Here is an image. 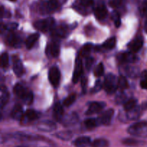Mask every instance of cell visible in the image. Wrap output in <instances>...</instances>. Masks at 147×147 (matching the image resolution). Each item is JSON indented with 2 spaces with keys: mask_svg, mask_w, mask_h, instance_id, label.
<instances>
[{
  "mask_svg": "<svg viewBox=\"0 0 147 147\" xmlns=\"http://www.w3.org/2000/svg\"><path fill=\"white\" fill-rule=\"evenodd\" d=\"M128 133L134 136L147 137V123L145 122H139L129 126Z\"/></svg>",
  "mask_w": 147,
  "mask_h": 147,
  "instance_id": "1",
  "label": "cell"
},
{
  "mask_svg": "<svg viewBox=\"0 0 147 147\" xmlns=\"http://www.w3.org/2000/svg\"><path fill=\"white\" fill-rule=\"evenodd\" d=\"M118 88H119V80L116 76L111 73L108 75L103 82V88L106 93L112 94L115 93Z\"/></svg>",
  "mask_w": 147,
  "mask_h": 147,
  "instance_id": "2",
  "label": "cell"
},
{
  "mask_svg": "<svg viewBox=\"0 0 147 147\" xmlns=\"http://www.w3.org/2000/svg\"><path fill=\"white\" fill-rule=\"evenodd\" d=\"M55 25V20L52 17L39 20L34 23L36 29L42 32H47L51 30Z\"/></svg>",
  "mask_w": 147,
  "mask_h": 147,
  "instance_id": "3",
  "label": "cell"
},
{
  "mask_svg": "<svg viewBox=\"0 0 147 147\" xmlns=\"http://www.w3.org/2000/svg\"><path fill=\"white\" fill-rule=\"evenodd\" d=\"M49 80L52 86L55 88L58 87L60 81V72L58 67H53L50 68L48 74Z\"/></svg>",
  "mask_w": 147,
  "mask_h": 147,
  "instance_id": "4",
  "label": "cell"
},
{
  "mask_svg": "<svg viewBox=\"0 0 147 147\" xmlns=\"http://www.w3.org/2000/svg\"><path fill=\"white\" fill-rule=\"evenodd\" d=\"M113 113H114V111H113V109H109V110H107L104 113H102L97 119L99 125L108 126V125L110 124Z\"/></svg>",
  "mask_w": 147,
  "mask_h": 147,
  "instance_id": "5",
  "label": "cell"
},
{
  "mask_svg": "<svg viewBox=\"0 0 147 147\" xmlns=\"http://www.w3.org/2000/svg\"><path fill=\"white\" fill-rule=\"evenodd\" d=\"M83 73V64H82L81 59L80 57H77L75 65V70L73 76V82L76 83L80 80L81 75Z\"/></svg>",
  "mask_w": 147,
  "mask_h": 147,
  "instance_id": "6",
  "label": "cell"
},
{
  "mask_svg": "<svg viewBox=\"0 0 147 147\" xmlns=\"http://www.w3.org/2000/svg\"><path fill=\"white\" fill-rule=\"evenodd\" d=\"M105 106H106V103L104 102H93L90 103L86 113L87 115H91L99 113L104 109Z\"/></svg>",
  "mask_w": 147,
  "mask_h": 147,
  "instance_id": "7",
  "label": "cell"
},
{
  "mask_svg": "<svg viewBox=\"0 0 147 147\" xmlns=\"http://www.w3.org/2000/svg\"><path fill=\"white\" fill-rule=\"evenodd\" d=\"M37 128L42 131H53L56 129V125L50 121H45L37 123Z\"/></svg>",
  "mask_w": 147,
  "mask_h": 147,
  "instance_id": "8",
  "label": "cell"
},
{
  "mask_svg": "<svg viewBox=\"0 0 147 147\" xmlns=\"http://www.w3.org/2000/svg\"><path fill=\"white\" fill-rule=\"evenodd\" d=\"M143 39L142 37H136L135 40L131 42L129 44V49L131 50L132 53H137L139 50L142 49V46H143Z\"/></svg>",
  "mask_w": 147,
  "mask_h": 147,
  "instance_id": "9",
  "label": "cell"
},
{
  "mask_svg": "<svg viewBox=\"0 0 147 147\" xmlns=\"http://www.w3.org/2000/svg\"><path fill=\"white\" fill-rule=\"evenodd\" d=\"M91 139L88 136H80L73 142L76 147H88L91 146Z\"/></svg>",
  "mask_w": 147,
  "mask_h": 147,
  "instance_id": "10",
  "label": "cell"
},
{
  "mask_svg": "<svg viewBox=\"0 0 147 147\" xmlns=\"http://www.w3.org/2000/svg\"><path fill=\"white\" fill-rule=\"evenodd\" d=\"M107 14V8H106V7L104 4H99L94 9L95 16L99 20H102L106 18Z\"/></svg>",
  "mask_w": 147,
  "mask_h": 147,
  "instance_id": "11",
  "label": "cell"
},
{
  "mask_svg": "<svg viewBox=\"0 0 147 147\" xmlns=\"http://www.w3.org/2000/svg\"><path fill=\"white\" fill-rule=\"evenodd\" d=\"M118 59L121 63H134L136 60V57L134 53L128 52V53H123L119 55Z\"/></svg>",
  "mask_w": 147,
  "mask_h": 147,
  "instance_id": "12",
  "label": "cell"
},
{
  "mask_svg": "<svg viewBox=\"0 0 147 147\" xmlns=\"http://www.w3.org/2000/svg\"><path fill=\"white\" fill-rule=\"evenodd\" d=\"M13 70L18 77H21L24 73V69L21 60L19 58H15L13 60Z\"/></svg>",
  "mask_w": 147,
  "mask_h": 147,
  "instance_id": "13",
  "label": "cell"
},
{
  "mask_svg": "<svg viewBox=\"0 0 147 147\" xmlns=\"http://www.w3.org/2000/svg\"><path fill=\"white\" fill-rule=\"evenodd\" d=\"M7 42L11 46L14 47H20L22 44V40L18 35L11 32L7 36Z\"/></svg>",
  "mask_w": 147,
  "mask_h": 147,
  "instance_id": "14",
  "label": "cell"
},
{
  "mask_svg": "<svg viewBox=\"0 0 147 147\" xmlns=\"http://www.w3.org/2000/svg\"><path fill=\"white\" fill-rule=\"evenodd\" d=\"M63 114H64V110L63 106L60 103H57L55 105L53 109V116L55 119L57 121L61 122L63 119Z\"/></svg>",
  "mask_w": 147,
  "mask_h": 147,
  "instance_id": "15",
  "label": "cell"
},
{
  "mask_svg": "<svg viewBox=\"0 0 147 147\" xmlns=\"http://www.w3.org/2000/svg\"><path fill=\"white\" fill-rule=\"evenodd\" d=\"M11 117L15 120L21 121L24 116V112L22 106L20 104H17L14 106L12 111H11Z\"/></svg>",
  "mask_w": 147,
  "mask_h": 147,
  "instance_id": "16",
  "label": "cell"
},
{
  "mask_svg": "<svg viewBox=\"0 0 147 147\" xmlns=\"http://www.w3.org/2000/svg\"><path fill=\"white\" fill-rule=\"evenodd\" d=\"M39 115L34 110H28L24 114L22 121H24V123H28V122L33 121L36 120L38 119Z\"/></svg>",
  "mask_w": 147,
  "mask_h": 147,
  "instance_id": "17",
  "label": "cell"
},
{
  "mask_svg": "<svg viewBox=\"0 0 147 147\" xmlns=\"http://www.w3.org/2000/svg\"><path fill=\"white\" fill-rule=\"evenodd\" d=\"M59 6V3L57 0H49L44 6H43L42 10L45 12L49 13L55 11L57 9Z\"/></svg>",
  "mask_w": 147,
  "mask_h": 147,
  "instance_id": "18",
  "label": "cell"
},
{
  "mask_svg": "<svg viewBox=\"0 0 147 147\" xmlns=\"http://www.w3.org/2000/svg\"><path fill=\"white\" fill-rule=\"evenodd\" d=\"M29 91H27V89L25 88L24 86L21 85L20 83H17L15 85L14 88V93L19 97L20 98H21L22 100L24 98V96L27 94Z\"/></svg>",
  "mask_w": 147,
  "mask_h": 147,
  "instance_id": "19",
  "label": "cell"
},
{
  "mask_svg": "<svg viewBox=\"0 0 147 147\" xmlns=\"http://www.w3.org/2000/svg\"><path fill=\"white\" fill-rule=\"evenodd\" d=\"M78 121V117L76 113H73V114L67 116L66 117H63V120L61 121L62 123L65 125V126H72V125L76 124Z\"/></svg>",
  "mask_w": 147,
  "mask_h": 147,
  "instance_id": "20",
  "label": "cell"
},
{
  "mask_svg": "<svg viewBox=\"0 0 147 147\" xmlns=\"http://www.w3.org/2000/svg\"><path fill=\"white\" fill-rule=\"evenodd\" d=\"M48 50L53 57H57L60 54V43L57 41H53L49 47Z\"/></svg>",
  "mask_w": 147,
  "mask_h": 147,
  "instance_id": "21",
  "label": "cell"
},
{
  "mask_svg": "<svg viewBox=\"0 0 147 147\" xmlns=\"http://www.w3.org/2000/svg\"><path fill=\"white\" fill-rule=\"evenodd\" d=\"M9 98V94L8 93L7 88L5 86H2L1 88V108L2 109L8 102Z\"/></svg>",
  "mask_w": 147,
  "mask_h": 147,
  "instance_id": "22",
  "label": "cell"
},
{
  "mask_svg": "<svg viewBox=\"0 0 147 147\" xmlns=\"http://www.w3.org/2000/svg\"><path fill=\"white\" fill-rule=\"evenodd\" d=\"M39 37H40V34L38 33H34V34L29 36L27 37V40H26V47H27V48L29 49V50L31 49L34 45L36 42L38 40Z\"/></svg>",
  "mask_w": 147,
  "mask_h": 147,
  "instance_id": "23",
  "label": "cell"
},
{
  "mask_svg": "<svg viewBox=\"0 0 147 147\" xmlns=\"http://www.w3.org/2000/svg\"><path fill=\"white\" fill-rule=\"evenodd\" d=\"M122 144L125 146H130V147H138L140 146L143 144V142L141 141L136 140L134 139H131V138H128V139H124L122 141Z\"/></svg>",
  "mask_w": 147,
  "mask_h": 147,
  "instance_id": "24",
  "label": "cell"
},
{
  "mask_svg": "<svg viewBox=\"0 0 147 147\" xmlns=\"http://www.w3.org/2000/svg\"><path fill=\"white\" fill-rule=\"evenodd\" d=\"M55 136L63 141H69L73 137V133L70 131H62L56 133Z\"/></svg>",
  "mask_w": 147,
  "mask_h": 147,
  "instance_id": "25",
  "label": "cell"
},
{
  "mask_svg": "<svg viewBox=\"0 0 147 147\" xmlns=\"http://www.w3.org/2000/svg\"><path fill=\"white\" fill-rule=\"evenodd\" d=\"M109 142L105 139H97L92 142L91 147H109Z\"/></svg>",
  "mask_w": 147,
  "mask_h": 147,
  "instance_id": "26",
  "label": "cell"
},
{
  "mask_svg": "<svg viewBox=\"0 0 147 147\" xmlns=\"http://www.w3.org/2000/svg\"><path fill=\"white\" fill-rule=\"evenodd\" d=\"M84 124H85V126H86L88 129H94V128H96V126H99L98 119H86V120L84 121Z\"/></svg>",
  "mask_w": 147,
  "mask_h": 147,
  "instance_id": "27",
  "label": "cell"
},
{
  "mask_svg": "<svg viewBox=\"0 0 147 147\" xmlns=\"http://www.w3.org/2000/svg\"><path fill=\"white\" fill-rule=\"evenodd\" d=\"M116 37H111L103 42V47L107 50H111L116 46Z\"/></svg>",
  "mask_w": 147,
  "mask_h": 147,
  "instance_id": "28",
  "label": "cell"
},
{
  "mask_svg": "<svg viewBox=\"0 0 147 147\" xmlns=\"http://www.w3.org/2000/svg\"><path fill=\"white\" fill-rule=\"evenodd\" d=\"M136 103H137V100L134 98H131L129 100H127L124 103V109L126 111L132 110L136 107Z\"/></svg>",
  "mask_w": 147,
  "mask_h": 147,
  "instance_id": "29",
  "label": "cell"
},
{
  "mask_svg": "<svg viewBox=\"0 0 147 147\" xmlns=\"http://www.w3.org/2000/svg\"><path fill=\"white\" fill-rule=\"evenodd\" d=\"M92 49H93V45L91 43H87V44H86L82 47L81 51H80V55L83 57H88Z\"/></svg>",
  "mask_w": 147,
  "mask_h": 147,
  "instance_id": "30",
  "label": "cell"
},
{
  "mask_svg": "<svg viewBox=\"0 0 147 147\" xmlns=\"http://www.w3.org/2000/svg\"><path fill=\"white\" fill-rule=\"evenodd\" d=\"M129 113H128V118H129L130 120H135V119H138L139 116V109L138 108H134L132 110L129 111Z\"/></svg>",
  "mask_w": 147,
  "mask_h": 147,
  "instance_id": "31",
  "label": "cell"
},
{
  "mask_svg": "<svg viewBox=\"0 0 147 147\" xmlns=\"http://www.w3.org/2000/svg\"><path fill=\"white\" fill-rule=\"evenodd\" d=\"M66 34H67V30L64 27H58L54 30V34L57 37H65Z\"/></svg>",
  "mask_w": 147,
  "mask_h": 147,
  "instance_id": "32",
  "label": "cell"
},
{
  "mask_svg": "<svg viewBox=\"0 0 147 147\" xmlns=\"http://www.w3.org/2000/svg\"><path fill=\"white\" fill-rule=\"evenodd\" d=\"M112 20L114 22V24L116 27H119L121 25V17L120 14L117 11H113L111 14Z\"/></svg>",
  "mask_w": 147,
  "mask_h": 147,
  "instance_id": "33",
  "label": "cell"
},
{
  "mask_svg": "<svg viewBox=\"0 0 147 147\" xmlns=\"http://www.w3.org/2000/svg\"><path fill=\"white\" fill-rule=\"evenodd\" d=\"M76 95L73 93V94H70V96H67L65 99L63 101V104L65 106H70L76 101Z\"/></svg>",
  "mask_w": 147,
  "mask_h": 147,
  "instance_id": "34",
  "label": "cell"
},
{
  "mask_svg": "<svg viewBox=\"0 0 147 147\" xmlns=\"http://www.w3.org/2000/svg\"><path fill=\"white\" fill-rule=\"evenodd\" d=\"M128 87H129V83L126 78L124 76H121L119 79V88L121 90H124Z\"/></svg>",
  "mask_w": 147,
  "mask_h": 147,
  "instance_id": "35",
  "label": "cell"
},
{
  "mask_svg": "<svg viewBox=\"0 0 147 147\" xmlns=\"http://www.w3.org/2000/svg\"><path fill=\"white\" fill-rule=\"evenodd\" d=\"M103 73H104V66L102 63H99L94 70L95 76L97 77H100L103 76Z\"/></svg>",
  "mask_w": 147,
  "mask_h": 147,
  "instance_id": "36",
  "label": "cell"
},
{
  "mask_svg": "<svg viewBox=\"0 0 147 147\" xmlns=\"http://www.w3.org/2000/svg\"><path fill=\"white\" fill-rule=\"evenodd\" d=\"M1 67L5 68L9 65V55L7 53H4L1 56Z\"/></svg>",
  "mask_w": 147,
  "mask_h": 147,
  "instance_id": "37",
  "label": "cell"
},
{
  "mask_svg": "<svg viewBox=\"0 0 147 147\" xmlns=\"http://www.w3.org/2000/svg\"><path fill=\"white\" fill-rule=\"evenodd\" d=\"M116 103L117 104H121V103H124L126 101V96L123 93H120L116 96Z\"/></svg>",
  "mask_w": 147,
  "mask_h": 147,
  "instance_id": "38",
  "label": "cell"
},
{
  "mask_svg": "<svg viewBox=\"0 0 147 147\" xmlns=\"http://www.w3.org/2000/svg\"><path fill=\"white\" fill-rule=\"evenodd\" d=\"M123 0H111L109 1V5L110 7H111L112 8H119L123 4Z\"/></svg>",
  "mask_w": 147,
  "mask_h": 147,
  "instance_id": "39",
  "label": "cell"
},
{
  "mask_svg": "<svg viewBox=\"0 0 147 147\" xmlns=\"http://www.w3.org/2000/svg\"><path fill=\"white\" fill-rule=\"evenodd\" d=\"M24 101V103H27V104H31L32 102L33 101V94L31 91H29L27 93V94L24 96V98L22 99Z\"/></svg>",
  "mask_w": 147,
  "mask_h": 147,
  "instance_id": "40",
  "label": "cell"
},
{
  "mask_svg": "<svg viewBox=\"0 0 147 147\" xmlns=\"http://www.w3.org/2000/svg\"><path fill=\"white\" fill-rule=\"evenodd\" d=\"M94 4V0H80V4L83 7H91Z\"/></svg>",
  "mask_w": 147,
  "mask_h": 147,
  "instance_id": "41",
  "label": "cell"
},
{
  "mask_svg": "<svg viewBox=\"0 0 147 147\" xmlns=\"http://www.w3.org/2000/svg\"><path fill=\"white\" fill-rule=\"evenodd\" d=\"M17 27H18V24H17V23L15 22H11V23H9V24H6L4 28H5L6 30H8V31L12 32L14 31V30H15L17 28Z\"/></svg>",
  "mask_w": 147,
  "mask_h": 147,
  "instance_id": "42",
  "label": "cell"
},
{
  "mask_svg": "<svg viewBox=\"0 0 147 147\" xmlns=\"http://www.w3.org/2000/svg\"><path fill=\"white\" fill-rule=\"evenodd\" d=\"M93 62H94V59L91 57H87L86 60V67L88 70H90V68L92 67L93 65Z\"/></svg>",
  "mask_w": 147,
  "mask_h": 147,
  "instance_id": "43",
  "label": "cell"
},
{
  "mask_svg": "<svg viewBox=\"0 0 147 147\" xmlns=\"http://www.w3.org/2000/svg\"><path fill=\"white\" fill-rule=\"evenodd\" d=\"M140 12L143 17H147V1L142 4L140 7Z\"/></svg>",
  "mask_w": 147,
  "mask_h": 147,
  "instance_id": "44",
  "label": "cell"
},
{
  "mask_svg": "<svg viewBox=\"0 0 147 147\" xmlns=\"http://www.w3.org/2000/svg\"><path fill=\"white\" fill-rule=\"evenodd\" d=\"M103 86V83H102V82L100 81V80H98V81L96 82L95 86L93 87V90H92V92H93V93H96V92L99 91V90L102 88Z\"/></svg>",
  "mask_w": 147,
  "mask_h": 147,
  "instance_id": "45",
  "label": "cell"
},
{
  "mask_svg": "<svg viewBox=\"0 0 147 147\" xmlns=\"http://www.w3.org/2000/svg\"><path fill=\"white\" fill-rule=\"evenodd\" d=\"M135 73H136V72H135V68H132V67H129V70H127V74L129 75V76H131V77H134Z\"/></svg>",
  "mask_w": 147,
  "mask_h": 147,
  "instance_id": "46",
  "label": "cell"
},
{
  "mask_svg": "<svg viewBox=\"0 0 147 147\" xmlns=\"http://www.w3.org/2000/svg\"><path fill=\"white\" fill-rule=\"evenodd\" d=\"M141 87L144 89H146L147 90V78L142 79L141 81Z\"/></svg>",
  "mask_w": 147,
  "mask_h": 147,
  "instance_id": "47",
  "label": "cell"
},
{
  "mask_svg": "<svg viewBox=\"0 0 147 147\" xmlns=\"http://www.w3.org/2000/svg\"><path fill=\"white\" fill-rule=\"evenodd\" d=\"M81 83H82V87H83V91H86V80L85 78H83V79H82V81H81Z\"/></svg>",
  "mask_w": 147,
  "mask_h": 147,
  "instance_id": "48",
  "label": "cell"
},
{
  "mask_svg": "<svg viewBox=\"0 0 147 147\" xmlns=\"http://www.w3.org/2000/svg\"><path fill=\"white\" fill-rule=\"evenodd\" d=\"M142 79L147 78V70H144V71L142 73Z\"/></svg>",
  "mask_w": 147,
  "mask_h": 147,
  "instance_id": "49",
  "label": "cell"
},
{
  "mask_svg": "<svg viewBox=\"0 0 147 147\" xmlns=\"http://www.w3.org/2000/svg\"><path fill=\"white\" fill-rule=\"evenodd\" d=\"M144 30H145V31H146L147 32V20H146V22H145V24H144Z\"/></svg>",
  "mask_w": 147,
  "mask_h": 147,
  "instance_id": "50",
  "label": "cell"
},
{
  "mask_svg": "<svg viewBox=\"0 0 147 147\" xmlns=\"http://www.w3.org/2000/svg\"><path fill=\"white\" fill-rule=\"evenodd\" d=\"M17 147H27V146H18Z\"/></svg>",
  "mask_w": 147,
  "mask_h": 147,
  "instance_id": "51",
  "label": "cell"
},
{
  "mask_svg": "<svg viewBox=\"0 0 147 147\" xmlns=\"http://www.w3.org/2000/svg\"><path fill=\"white\" fill-rule=\"evenodd\" d=\"M9 1H15L16 0H9Z\"/></svg>",
  "mask_w": 147,
  "mask_h": 147,
  "instance_id": "52",
  "label": "cell"
}]
</instances>
